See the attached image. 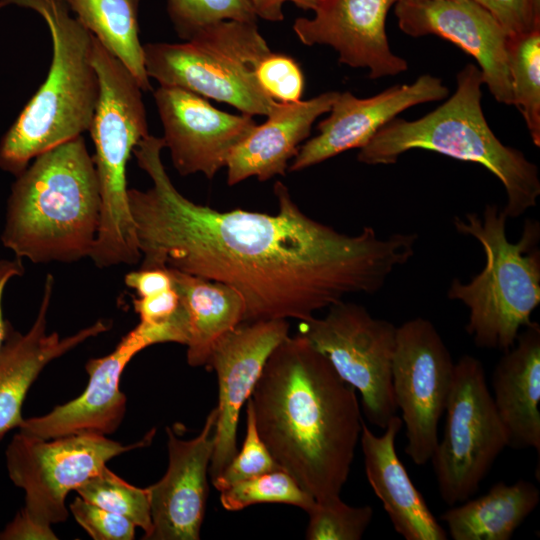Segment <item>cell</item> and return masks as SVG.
Returning a JSON list of instances; mask_svg holds the SVG:
<instances>
[{
    "mask_svg": "<svg viewBox=\"0 0 540 540\" xmlns=\"http://www.w3.org/2000/svg\"><path fill=\"white\" fill-rule=\"evenodd\" d=\"M92 155L82 135L34 158L16 176L0 240L34 264L89 258L101 221Z\"/></svg>",
    "mask_w": 540,
    "mask_h": 540,
    "instance_id": "cell-3",
    "label": "cell"
},
{
    "mask_svg": "<svg viewBox=\"0 0 540 540\" xmlns=\"http://www.w3.org/2000/svg\"><path fill=\"white\" fill-rule=\"evenodd\" d=\"M51 526L41 525L21 509L0 531V540H57Z\"/></svg>",
    "mask_w": 540,
    "mask_h": 540,
    "instance_id": "cell-38",
    "label": "cell"
},
{
    "mask_svg": "<svg viewBox=\"0 0 540 540\" xmlns=\"http://www.w3.org/2000/svg\"><path fill=\"white\" fill-rule=\"evenodd\" d=\"M257 16L265 21L279 22L284 19L282 7L291 2L304 10L314 11L323 0H249Z\"/></svg>",
    "mask_w": 540,
    "mask_h": 540,
    "instance_id": "cell-39",
    "label": "cell"
},
{
    "mask_svg": "<svg viewBox=\"0 0 540 540\" xmlns=\"http://www.w3.org/2000/svg\"><path fill=\"white\" fill-rule=\"evenodd\" d=\"M25 273L23 260L15 257L14 259L0 258V347L2 346L10 322L4 318L2 300L7 284L16 277H21Z\"/></svg>",
    "mask_w": 540,
    "mask_h": 540,
    "instance_id": "cell-40",
    "label": "cell"
},
{
    "mask_svg": "<svg viewBox=\"0 0 540 540\" xmlns=\"http://www.w3.org/2000/svg\"><path fill=\"white\" fill-rule=\"evenodd\" d=\"M249 399L278 466L316 502L339 497L364 422L355 388L298 334L273 350Z\"/></svg>",
    "mask_w": 540,
    "mask_h": 540,
    "instance_id": "cell-2",
    "label": "cell"
},
{
    "mask_svg": "<svg viewBox=\"0 0 540 540\" xmlns=\"http://www.w3.org/2000/svg\"><path fill=\"white\" fill-rule=\"evenodd\" d=\"M218 409L208 414L200 433L181 439L166 428L168 467L148 487L153 531L148 540H198L205 515Z\"/></svg>",
    "mask_w": 540,
    "mask_h": 540,
    "instance_id": "cell-19",
    "label": "cell"
},
{
    "mask_svg": "<svg viewBox=\"0 0 540 540\" xmlns=\"http://www.w3.org/2000/svg\"><path fill=\"white\" fill-rule=\"evenodd\" d=\"M337 95V91H329L307 100L276 102L267 119L256 124L229 155L227 184L233 186L251 177L264 182L285 176L314 122L330 111Z\"/></svg>",
    "mask_w": 540,
    "mask_h": 540,
    "instance_id": "cell-21",
    "label": "cell"
},
{
    "mask_svg": "<svg viewBox=\"0 0 540 540\" xmlns=\"http://www.w3.org/2000/svg\"><path fill=\"white\" fill-rule=\"evenodd\" d=\"M167 12L176 33L185 41L220 21L258 19L249 0H167Z\"/></svg>",
    "mask_w": 540,
    "mask_h": 540,
    "instance_id": "cell-30",
    "label": "cell"
},
{
    "mask_svg": "<svg viewBox=\"0 0 540 540\" xmlns=\"http://www.w3.org/2000/svg\"><path fill=\"white\" fill-rule=\"evenodd\" d=\"M534 19L540 23V0H528Z\"/></svg>",
    "mask_w": 540,
    "mask_h": 540,
    "instance_id": "cell-41",
    "label": "cell"
},
{
    "mask_svg": "<svg viewBox=\"0 0 540 540\" xmlns=\"http://www.w3.org/2000/svg\"><path fill=\"white\" fill-rule=\"evenodd\" d=\"M54 290V277L47 274L37 316L25 333L9 324L6 338L0 347V441L24 420L22 407L26 395L44 368L86 340L111 328L102 319L76 333L60 337L48 333V312Z\"/></svg>",
    "mask_w": 540,
    "mask_h": 540,
    "instance_id": "cell-20",
    "label": "cell"
},
{
    "mask_svg": "<svg viewBox=\"0 0 540 540\" xmlns=\"http://www.w3.org/2000/svg\"><path fill=\"white\" fill-rule=\"evenodd\" d=\"M220 493L221 504L229 511L259 503H282L307 512L316 502L281 468L239 481Z\"/></svg>",
    "mask_w": 540,
    "mask_h": 540,
    "instance_id": "cell-29",
    "label": "cell"
},
{
    "mask_svg": "<svg viewBox=\"0 0 540 540\" xmlns=\"http://www.w3.org/2000/svg\"><path fill=\"white\" fill-rule=\"evenodd\" d=\"M403 426L392 417L382 435H375L363 422L360 443L367 480L382 502L395 531L406 540H446L424 497L411 481L399 459L395 442Z\"/></svg>",
    "mask_w": 540,
    "mask_h": 540,
    "instance_id": "cell-22",
    "label": "cell"
},
{
    "mask_svg": "<svg viewBox=\"0 0 540 540\" xmlns=\"http://www.w3.org/2000/svg\"><path fill=\"white\" fill-rule=\"evenodd\" d=\"M82 25L134 75L144 92L151 90L139 39L142 0H65Z\"/></svg>",
    "mask_w": 540,
    "mask_h": 540,
    "instance_id": "cell-26",
    "label": "cell"
},
{
    "mask_svg": "<svg viewBox=\"0 0 540 540\" xmlns=\"http://www.w3.org/2000/svg\"><path fill=\"white\" fill-rule=\"evenodd\" d=\"M327 309L321 318L300 322L299 334L360 393L370 423L384 429L397 412L392 389L397 327L354 302L342 300Z\"/></svg>",
    "mask_w": 540,
    "mask_h": 540,
    "instance_id": "cell-11",
    "label": "cell"
},
{
    "mask_svg": "<svg viewBox=\"0 0 540 540\" xmlns=\"http://www.w3.org/2000/svg\"><path fill=\"white\" fill-rule=\"evenodd\" d=\"M172 340L168 325L139 322L121 338L112 352L87 361L88 384L78 397L54 407L45 415L24 418L18 430L42 439L82 432L106 436L114 433L126 413V396L120 390V379L126 366L147 347Z\"/></svg>",
    "mask_w": 540,
    "mask_h": 540,
    "instance_id": "cell-13",
    "label": "cell"
},
{
    "mask_svg": "<svg viewBox=\"0 0 540 540\" xmlns=\"http://www.w3.org/2000/svg\"><path fill=\"white\" fill-rule=\"evenodd\" d=\"M286 319L241 322L213 345L206 368L215 370L219 402L210 476L216 478L237 454V425L273 350L289 336Z\"/></svg>",
    "mask_w": 540,
    "mask_h": 540,
    "instance_id": "cell-15",
    "label": "cell"
},
{
    "mask_svg": "<svg viewBox=\"0 0 540 540\" xmlns=\"http://www.w3.org/2000/svg\"><path fill=\"white\" fill-rule=\"evenodd\" d=\"M257 22L225 20L184 43L143 44L147 76L226 103L250 116H267L276 101L257 82L255 70L271 52Z\"/></svg>",
    "mask_w": 540,
    "mask_h": 540,
    "instance_id": "cell-8",
    "label": "cell"
},
{
    "mask_svg": "<svg viewBox=\"0 0 540 540\" xmlns=\"http://www.w3.org/2000/svg\"><path fill=\"white\" fill-rule=\"evenodd\" d=\"M499 23L508 38L540 27L534 19L528 0H473Z\"/></svg>",
    "mask_w": 540,
    "mask_h": 540,
    "instance_id": "cell-35",
    "label": "cell"
},
{
    "mask_svg": "<svg viewBox=\"0 0 540 540\" xmlns=\"http://www.w3.org/2000/svg\"><path fill=\"white\" fill-rule=\"evenodd\" d=\"M483 84L479 67L467 64L458 72L455 92L446 101L413 121L394 118L359 149L357 160L389 165L407 151L422 149L477 163L502 183L507 217L521 216L536 206L540 195L538 167L491 130L481 106Z\"/></svg>",
    "mask_w": 540,
    "mask_h": 540,
    "instance_id": "cell-4",
    "label": "cell"
},
{
    "mask_svg": "<svg viewBox=\"0 0 540 540\" xmlns=\"http://www.w3.org/2000/svg\"><path fill=\"white\" fill-rule=\"evenodd\" d=\"M75 521L94 540H133L136 525L119 514L105 510L79 495L69 505Z\"/></svg>",
    "mask_w": 540,
    "mask_h": 540,
    "instance_id": "cell-34",
    "label": "cell"
},
{
    "mask_svg": "<svg viewBox=\"0 0 540 540\" xmlns=\"http://www.w3.org/2000/svg\"><path fill=\"white\" fill-rule=\"evenodd\" d=\"M246 408V435L241 451L212 480L220 492L239 481L280 468L259 436L250 399L247 400Z\"/></svg>",
    "mask_w": 540,
    "mask_h": 540,
    "instance_id": "cell-32",
    "label": "cell"
},
{
    "mask_svg": "<svg viewBox=\"0 0 540 540\" xmlns=\"http://www.w3.org/2000/svg\"><path fill=\"white\" fill-rule=\"evenodd\" d=\"M507 61L513 105L522 114L535 146H540V27L508 38Z\"/></svg>",
    "mask_w": 540,
    "mask_h": 540,
    "instance_id": "cell-27",
    "label": "cell"
},
{
    "mask_svg": "<svg viewBox=\"0 0 540 540\" xmlns=\"http://www.w3.org/2000/svg\"><path fill=\"white\" fill-rule=\"evenodd\" d=\"M84 500L132 521L149 539L153 531L149 490L126 482L107 466L76 489Z\"/></svg>",
    "mask_w": 540,
    "mask_h": 540,
    "instance_id": "cell-28",
    "label": "cell"
},
{
    "mask_svg": "<svg viewBox=\"0 0 540 540\" xmlns=\"http://www.w3.org/2000/svg\"><path fill=\"white\" fill-rule=\"evenodd\" d=\"M124 283L136 297H146L164 292L174 286L168 268H139L127 273Z\"/></svg>",
    "mask_w": 540,
    "mask_h": 540,
    "instance_id": "cell-37",
    "label": "cell"
},
{
    "mask_svg": "<svg viewBox=\"0 0 540 540\" xmlns=\"http://www.w3.org/2000/svg\"><path fill=\"white\" fill-rule=\"evenodd\" d=\"M169 271L187 313V363L206 367L215 342L243 322L244 300L226 284L174 269Z\"/></svg>",
    "mask_w": 540,
    "mask_h": 540,
    "instance_id": "cell-24",
    "label": "cell"
},
{
    "mask_svg": "<svg viewBox=\"0 0 540 540\" xmlns=\"http://www.w3.org/2000/svg\"><path fill=\"white\" fill-rule=\"evenodd\" d=\"M443 436L430 461L438 490L449 506L473 496L489 473L507 439L479 359L462 356L445 406Z\"/></svg>",
    "mask_w": 540,
    "mask_h": 540,
    "instance_id": "cell-9",
    "label": "cell"
},
{
    "mask_svg": "<svg viewBox=\"0 0 540 540\" xmlns=\"http://www.w3.org/2000/svg\"><path fill=\"white\" fill-rule=\"evenodd\" d=\"M492 399L507 447L540 451V325L531 321L492 375Z\"/></svg>",
    "mask_w": 540,
    "mask_h": 540,
    "instance_id": "cell-23",
    "label": "cell"
},
{
    "mask_svg": "<svg viewBox=\"0 0 540 540\" xmlns=\"http://www.w3.org/2000/svg\"><path fill=\"white\" fill-rule=\"evenodd\" d=\"M255 75L262 90L276 102H297L303 96V71L298 62L287 54L269 52L258 62Z\"/></svg>",
    "mask_w": 540,
    "mask_h": 540,
    "instance_id": "cell-33",
    "label": "cell"
},
{
    "mask_svg": "<svg viewBox=\"0 0 540 540\" xmlns=\"http://www.w3.org/2000/svg\"><path fill=\"white\" fill-rule=\"evenodd\" d=\"M133 308L140 321L146 324H165L172 321L182 308V301L175 286L159 294L134 297Z\"/></svg>",
    "mask_w": 540,
    "mask_h": 540,
    "instance_id": "cell-36",
    "label": "cell"
},
{
    "mask_svg": "<svg viewBox=\"0 0 540 540\" xmlns=\"http://www.w3.org/2000/svg\"><path fill=\"white\" fill-rule=\"evenodd\" d=\"M29 8L47 24L52 60L45 81L0 140V169L15 177L38 155L90 129L99 98L93 35L65 0H0Z\"/></svg>",
    "mask_w": 540,
    "mask_h": 540,
    "instance_id": "cell-5",
    "label": "cell"
},
{
    "mask_svg": "<svg viewBox=\"0 0 540 540\" xmlns=\"http://www.w3.org/2000/svg\"><path fill=\"white\" fill-rule=\"evenodd\" d=\"M162 137L133 150L152 186L128 189L141 252L140 268H169L233 287L243 322L308 321L354 294H375L415 254L416 233L380 237L370 226L354 235L319 222L274 184L275 214L218 211L182 195L161 158Z\"/></svg>",
    "mask_w": 540,
    "mask_h": 540,
    "instance_id": "cell-1",
    "label": "cell"
},
{
    "mask_svg": "<svg viewBox=\"0 0 540 540\" xmlns=\"http://www.w3.org/2000/svg\"><path fill=\"white\" fill-rule=\"evenodd\" d=\"M91 60L99 98L88 132L101 196V221L90 259L100 269L141 261L129 208L127 164L140 140L149 135L143 90L127 67L94 36Z\"/></svg>",
    "mask_w": 540,
    "mask_h": 540,
    "instance_id": "cell-7",
    "label": "cell"
},
{
    "mask_svg": "<svg viewBox=\"0 0 540 540\" xmlns=\"http://www.w3.org/2000/svg\"><path fill=\"white\" fill-rule=\"evenodd\" d=\"M154 433L152 430L140 441L123 445L93 432L42 439L18 430L6 447L5 460L11 482L25 494L21 510L41 525L65 522L68 494L111 459L148 445Z\"/></svg>",
    "mask_w": 540,
    "mask_h": 540,
    "instance_id": "cell-10",
    "label": "cell"
},
{
    "mask_svg": "<svg viewBox=\"0 0 540 540\" xmlns=\"http://www.w3.org/2000/svg\"><path fill=\"white\" fill-rule=\"evenodd\" d=\"M398 0H323L311 18H297L293 31L307 46L326 45L340 63L369 70L371 79L395 76L407 61L390 49L386 18Z\"/></svg>",
    "mask_w": 540,
    "mask_h": 540,
    "instance_id": "cell-18",
    "label": "cell"
},
{
    "mask_svg": "<svg viewBox=\"0 0 540 540\" xmlns=\"http://www.w3.org/2000/svg\"><path fill=\"white\" fill-rule=\"evenodd\" d=\"M394 12L408 36H438L471 55L494 99L513 105L508 36L486 9L473 0H398Z\"/></svg>",
    "mask_w": 540,
    "mask_h": 540,
    "instance_id": "cell-16",
    "label": "cell"
},
{
    "mask_svg": "<svg viewBox=\"0 0 540 540\" xmlns=\"http://www.w3.org/2000/svg\"><path fill=\"white\" fill-rule=\"evenodd\" d=\"M308 540H360L367 530L373 509L370 506H350L339 497L315 502L307 511Z\"/></svg>",
    "mask_w": 540,
    "mask_h": 540,
    "instance_id": "cell-31",
    "label": "cell"
},
{
    "mask_svg": "<svg viewBox=\"0 0 540 540\" xmlns=\"http://www.w3.org/2000/svg\"><path fill=\"white\" fill-rule=\"evenodd\" d=\"M439 77L423 74L410 84H397L372 97L338 92L329 115L317 125L318 134L305 141L288 171L297 172L347 150L360 149L387 123L412 106L447 98Z\"/></svg>",
    "mask_w": 540,
    "mask_h": 540,
    "instance_id": "cell-17",
    "label": "cell"
},
{
    "mask_svg": "<svg viewBox=\"0 0 540 540\" xmlns=\"http://www.w3.org/2000/svg\"><path fill=\"white\" fill-rule=\"evenodd\" d=\"M507 215L488 204L482 216L455 217L457 232L474 237L483 247L485 265L469 282L454 278L447 297L469 310L467 333L476 346L506 351L521 329L531 323L540 304V225L526 220L516 243L506 234Z\"/></svg>",
    "mask_w": 540,
    "mask_h": 540,
    "instance_id": "cell-6",
    "label": "cell"
},
{
    "mask_svg": "<svg viewBox=\"0 0 540 540\" xmlns=\"http://www.w3.org/2000/svg\"><path fill=\"white\" fill-rule=\"evenodd\" d=\"M454 362L428 319L417 317L396 330L392 389L405 425V453L416 465L430 461L452 385Z\"/></svg>",
    "mask_w": 540,
    "mask_h": 540,
    "instance_id": "cell-12",
    "label": "cell"
},
{
    "mask_svg": "<svg viewBox=\"0 0 540 540\" xmlns=\"http://www.w3.org/2000/svg\"><path fill=\"white\" fill-rule=\"evenodd\" d=\"M539 500L540 492L530 481L498 482L486 494L453 505L441 519L454 540H509Z\"/></svg>",
    "mask_w": 540,
    "mask_h": 540,
    "instance_id": "cell-25",
    "label": "cell"
},
{
    "mask_svg": "<svg viewBox=\"0 0 540 540\" xmlns=\"http://www.w3.org/2000/svg\"><path fill=\"white\" fill-rule=\"evenodd\" d=\"M153 96L165 148L182 176L201 173L213 179L256 125L253 116L221 111L206 98L181 88L159 85Z\"/></svg>",
    "mask_w": 540,
    "mask_h": 540,
    "instance_id": "cell-14",
    "label": "cell"
}]
</instances>
